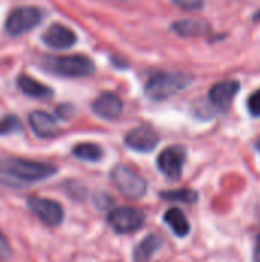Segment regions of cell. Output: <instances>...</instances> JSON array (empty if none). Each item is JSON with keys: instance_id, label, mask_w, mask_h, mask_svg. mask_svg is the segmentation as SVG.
I'll list each match as a JSON object with an SVG mask.
<instances>
[{"instance_id": "obj_1", "label": "cell", "mask_w": 260, "mask_h": 262, "mask_svg": "<svg viewBox=\"0 0 260 262\" xmlns=\"http://www.w3.org/2000/svg\"><path fill=\"white\" fill-rule=\"evenodd\" d=\"M57 167L48 163H38L23 158H3L0 160V175L17 180L20 183H35L51 178Z\"/></svg>"}, {"instance_id": "obj_2", "label": "cell", "mask_w": 260, "mask_h": 262, "mask_svg": "<svg viewBox=\"0 0 260 262\" xmlns=\"http://www.w3.org/2000/svg\"><path fill=\"white\" fill-rule=\"evenodd\" d=\"M192 81L193 75L185 72H159L149 78L144 91L150 100L162 101L188 88Z\"/></svg>"}, {"instance_id": "obj_3", "label": "cell", "mask_w": 260, "mask_h": 262, "mask_svg": "<svg viewBox=\"0 0 260 262\" xmlns=\"http://www.w3.org/2000/svg\"><path fill=\"white\" fill-rule=\"evenodd\" d=\"M41 68L51 74L80 78L93 74L95 64L86 55H63V57H44L41 60Z\"/></svg>"}, {"instance_id": "obj_4", "label": "cell", "mask_w": 260, "mask_h": 262, "mask_svg": "<svg viewBox=\"0 0 260 262\" xmlns=\"http://www.w3.org/2000/svg\"><path fill=\"white\" fill-rule=\"evenodd\" d=\"M112 183L116 186V189L124 195L127 200H139L146 195L147 192V183L146 180L136 173L133 169L124 166V164H116L112 172H110Z\"/></svg>"}, {"instance_id": "obj_5", "label": "cell", "mask_w": 260, "mask_h": 262, "mask_svg": "<svg viewBox=\"0 0 260 262\" xmlns=\"http://www.w3.org/2000/svg\"><path fill=\"white\" fill-rule=\"evenodd\" d=\"M43 12L34 6H20L15 8L5 21V29L9 35H23L40 25Z\"/></svg>"}, {"instance_id": "obj_6", "label": "cell", "mask_w": 260, "mask_h": 262, "mask_svg": "<svg viewBox=\"0 0 260 262\" xmlns=\"http://www.w3.org/2000/svg\"><path fill=\"white\" fill-rule=\"evenodd\" d=\"M107 221L116 233L129 235L144 226L146 215L136 207H118L109 213Z\"/></svg>"}, {"instance_id": "obj_7", "label": "cell", "mask_w": 260, "mask_h": 262, "mask_svg": "<svg viewBox=\"0 0 260 262\" xmlns=\"http://www.w3.org/2000/svg\"><path fill=\"white\" fill-rule=\"evenodd\" d=\"M28 207L41 223L49 227H58L64 220V210L61 204L54 200L32 196L28 200Z\"/></svg>"}, {"instance_id": "obj_8", "label": "cell", "mask_w": 260, "mask_h": 262, "mask_svg": "<svg viewBox=\"0 0 260 262\" xmlns=\"http://www.w3.org/2000/svg\"><path fill=\"white\" fill-rule=\"evenodd\" d=\"M187 160V150L182 146L166 147L158 157V169L170 180H179Z\"/></svg>"}, {"instance_id": "obj_9", "label": "cell", "mask_w": 260, "mask_h": 262, "mask_svg": "<svg viewBox=\"0 0 260 262\" xmlns=\"http://www.w3.org/2000/svg\"><path fill=\"white\" fill-rule=\"evenodd\" d=\"M127 147L136 150V152H150L153 150L158 143H159V135L156 134L155 129L149 127V126H141V127H135L132 130L127 132L126 138H124Z\"/></svg>"}, {"instance_id": "obj_10", "label": "cell", "mask_w": 260, "mask_h": 262, "mask_svg": "<svg viewBox=\"0 0 260 262\" xmlns=\"http://www.w3.org/2000/svg\"><path fill=\"white\" fill-rule=\"evenodd\" d=\"M41 40L48 48L61 51V49L72 48L77 43V35L67 26H64L61 23H54L44 31Z\"/></svg>"}, {"instance_id": "obj_11", "label": "cell", "mask_w": 260, "mask_h": 262, "mask_svg": "<svg viewBox=\"0 0 260 262\" xmlns=\"http://www.w3.org/2000/svg\"><path fill=\"white\" fill-rule=\"evenodd\" d=\"M93 112L104 120H116L123 114V101L116 94L103 92L93 103Z\"/></svg>"}, {"instance_id": "obj_12", "label": "cell", "mask_w": 260, "mask_h": 262, "mask_svg": "<svg viewBox=\"0 0 260 262\" xmlns=\"http://www.w3.org/2000/svg\"><path fill=\"white\" fill-rule=\"evenodd\" d=\"M239 83L228 80V81H221L218 84H215L210 92H208V98L210 101L219 107V109H228L233 98L236 97V94L239 92Z\"/></svg>"}, {"instance_id": "obj_13", "label": "cell", "mask_w": 260, "mask_h": 262, "mask_svg": "<svg viewBox=\"0 0 260 262\" xmlns=\"http://www.w3.org/2000/svg\"><path fill=\"white\" fill-rule=\"evenodd\" d=\"M29 124L37 137L40 138H51L55 137L58 132V123L57 120L44 112V111H35L29 115Z\"/></svg>"}, {"instance_id": "obj_14", "label": "cell", "mask_w": 260, "mask_h": 262, "mask_svg": "<svg viewBox=\"0 0 260 262\" xmlns=\"http://www.w3.org/2000/svg\"><path fill=\"white\" fill-rule=\"evenodd\" d=\"M17 86H18V89L25 95L32 97V98H41V100H44V98H51L52 94H54L51 88H48L46 84L37 81L35 78H32V77H29L26 74H21L17 78Z\"/></svg>"}, {"instance_id": "obj_15", "label": "cell", "mask_w": 260, "mask_h": 262, "mask_svg": "<svg viewBox=\"0 0 260 262\" xmlns=\"http://www.w3.org/2000/svg\"><path fill=\"white\" fill-rule=\"evenodd\" d=\"M162 241L158 235L152 233L147 235L133 250V262H150L152 258L156 255V252L161 249Z\"/></svg>"}, {"instance_id": "obj_16", "label": "cell", "mask_w": 260, "mask_h": 262, "mask_svg": "<svg viewBox=\"0 0 260 262\" xmlns=\"http://www.w3.org/2000/svg\"><path fill=\"white\" fill-rule=\"evenodd\" d=\"M164 221L169 224L172 232L179 238H185L190 233V223H188L187 216L182 213V210L178 207L169 209L164 215Z\"/></svg>"}, {"instance_id": "obj_17", "label": "cell", "mask_w": 260, "mask_h": 262, "mask_svg": "<svg viewBox=\"0 0 260 262\" xmlns=\"http://www.w3.org/2000/svg\"><path fill=\"white\" fill-rule=\"evenodd\" d=\"M172 28L182 37H201L208 32V25L202 20H179Z\"/></svg>"}, {"instance_id": "obj_18", "label": "cell", "mask_w": 260, "mask_h": 262, "mask_svg": "<svg viewBox=\"0 0 260 262\" xmlns=\"http://www.w3.org/2000/svg\"><path fill=\"white\" fill-rule=\"evenodd\" d=\"M72 154L78 160L89 161V163H97L103 158V149L93 143H80L72 149Z\"/></svg>"}, {"instance_id": "obj_19", "label": "cell", "mask_w": 260, "mask_h": 262, "mask_svg": "<svg viewBox=\"0 0 260 262\" xmlns=\"http://www.w3.org/2000/svg\"><path fill=\"white\" fill-rule=\"evenodd\" d=\"M161 198L166 201H176V203H185L193 204L198 201V193L192 189H181V190H172V192H162Z\"/></svg>"}, {"instance_id": "obj_20", "label": "cell", "mask_w": 260, "mask_h": 262, "mask_svg": "<svg viewBox=\"0 0 260 262\" xmlns=\"http://www.w3.org/2000/svg\"><path fill=\"white\" fill-rule=\"evenodd\" d=\"M21 121L15 115H8L0 120V135H8V134H15L21 132Z\"/></svg>"}, {"instance_id": "obj_21", "label": "cell", "mask_w": 260, "mask_h": 262, "mask_svg": "<svg viewBox=\"0 0 260 262\" xmlns=\"http://www.w3.org/2000/svg\"><path fill=\"white\" fill-rule=\"evenodd\" d=\"M172 2L185 11H198L204 6V0H172Z\"/></svg>"}, {"instance_id": "obj_22", "label": "cell", "mask_w": 260, "mask_h": 262, "mask_svg": "<svg viewBox=\"0 0 260 262\" xmlns=\"http://www.w3.org/2000/svg\"><path fill=\"white\" fill-rule=\"evenodd\" d=\"M248 111L251 115L260 117V89L253 92L248 98Z\"/></svg>"}, {"instance_id": "obj_23", "label": "cell", "mask_w": 260, "mask_h": 262, "mask_svg": "<svg viewBox=\"0 0 260 262\" xmlns=\"http://www.w3.org/2000/svg\"><path fill=\"white\" fill-rule=\"evenodd\" d=\"M11 256V247L6 241V238L0 233V259H6Z\"/></svg>"}, {"instance_id": "obj_24", "label": "cell", "mask_w": 260, "mask_h": 262, "mask_svg": "<svg viewBox=\"0 0 260 262\" xmlns=\"http://www.w3.org/2000/svg\"><path fill=\"white\" fill-rule=\"evenodd\" d=\"M254 262H260V239L256 246V250H254Z\"/></svg>"}, {"instance_id": "obj_25", "label": "cell", "mask_w": 260, "mask_h": 262, "mask_svg": "<svg viewBox=\"0 0 260 262\" xmlns=\"http://www.w3.org/2000/svg\"><path fill=\"white\" fill-rule=\"evenodd\" d=\"M256 18H260V12H259V14H257V15H256Z\"/></svg>"}]
</instances>
